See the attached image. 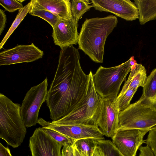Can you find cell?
Masks as SVG:
<instances>
[{"instance_id":"6da1fadb","label":"cell","mask_w":156,"mask_h":156,"mask_svg":"<svg viewBox=\"0 0 156 156\" xmlns=\"http://www.w3.org/2000/svg\"><path fill=\"white\" fill-rule=\"evenodd\" d=\"M80 59L78 50L73 45L61 48L46 100L52 121L69 114L85 98L89 76L83 70Z\"/></svg>"},{"instance_id":"7a4b0ae2","label":"cell","mask_w":156,"mask_h":156,"mask_svg":"<svg viewBox=\"0 0 156 156\" xmlns=\"http://www.w3.org/2000/svg\"><path fill=\"white\" fill-rule=\"evenodd\" d=\"M118 23L116 17L112 15L86 19L79 34L78 49L93 61L102 63L106 39Z\"/></svg>"},{"instance_id":"3957f363","label":"cell","mask_w":156,"mask_h":156,"mask_svg":"<svg viewBox=\"0 0 156 156\" xmlns=\"http://www.w3.org/2000/svg\"><path fill=\"white\" fill-rule=\"evenodd\" d=\"M21 106L0 94V137L14 148L21 144L27 133Z\"/></svg>"},{"instance_id":"277c9868","label":"cell","mask_w":156,"mask_h":156,"mask_svg":"<svg viewBox=\"0 0 156 156\" xmlns=\"http://www.w3.org/2000/svg\"><path fill=\"white\" fill-rule=\"evenodd\" d=\"M132 56L125 62L108 68L101 66L93 75L95 90L102 98L115 100L118 96L121 86L130 71Z\"/></svg>"},{"instance_id":"5b68a950","label":"cell","mask_w":156,"mask_h":156,"mask_svg":"<svg viewBox=\"0 0 156 156\" xmlns=\"http://www.w3.org/2000/svg\"><path fill=\"white\" fill-rule=\"evenodd\" d=\"M89 75L88 87L83 101L69 114L57 121H52V123L58 125H83L97 126L94 117L100 97L97 93L94 88L93 80V74L91 71Z\"/></svg>"},{"instance_id":"8992f818","label":"cell","mask_w":156,"mask_h":156,"mask_svg":"<svg viewBox=\"0 0 156 156\" xmlns=\"http://www.w3.org/2000/svg\"><path fill=\"white\" fill-rule=\"evenodd\" d=\"M156 126V112L141 105L138 100L120 112L119 130H150Z\"/></svg>"},{"instance_id":"52a82bcc","label":"cell","mask_w":156,"mask_h":156,"mask_svg":"<svg viewBox=\"0 0 156 156\" xmlns=\"http://www.w3.org/2000/svg\"><path fill=\"white\" fill-rule=\"evenodd\" d=\"M48 86L46 77L41 83L32 87L26 94L21 106L20 113L26 127L37 123L40 108L47 98Z\"/></svg>"},{"instance_id":"ba28073f","label":"cell","mask_w":156,"mask_h":156,"mask_svg":"<svg viewBox=\"0 0 156 156\" xmlns=\"http://www.w3.org/2000/svg\"><path fill=\"white\" fill-rule=\"evenodd\" d=\"M119 113L115 100L100 97L94 118L104 136L112 138L118 130Z\"/></svg>"},{"instance_id":"9c48e42d","label":"cell","mask_w":156,"mask_h":156,"mask_svg":"<svg viewBox=\"0 0 156 156\" xmlns=\"http://www.w3.org/2000/svg\"><path fill=\"white\" fill-rule=\"evenodd\" d=\"M37 123L42 127L49 128L61 133L75 141L87 138L104 139V135L98 126L83 125H58L39 118Z\"/></svg>"},{"instance_id":"30bf717a","label":"cell","mask_w":156,"mask_h":156,"mask_svg":"<svg viewBox=\"0 0 156 156\" xmlns=\"http://www.w3.org/2000/svg\"><path fill=\"white\" fill-rule=\"evenodd\" d=\"M149 130L127 129L118 130L112 138L115 147L123 156H136L144 142L143 139Z\"/></svg>"},{"instance_id":"8fae6325","label":"cell","mask_w":156,"mask_h":156,"mask_svg":"<svg viewBox=\"0 0 156 156\" xmlns=\"http://www.w3.org/2000/svg\"><path fill=\"white\" fill-rule=\"evenodd\" d=\"M43 51L32 43L30 45H17L0 53V66L29 62L41 58Z\"/></svg>"},{"instance_id":"7c38bea8","label":"cell","mask_w":156,"mask_h":156,"mask_svg":"<svg viewBox=\"0 0 156 156\" xmlns=\"http://www.w3.org/2000/svg\"><path fill=\"white\" fill-rule=\"evenodd\" d=\"M92 5L100 11L112 13L127 21L139 18L138 8L130 0H92Z\"/></svg>"},{"instance_id":"4fadbf2b","label":"cell","mask_w":156,"mask_h":156,"mask_svg":"<svg viewBox=\"0 0 156 156\" xmlns=\"http://www.w3.org/2000/svg\"><path fill=\"white\" fill-rule=\"evenodd\" d=\"M62 146L45 133L42 127L36 129L29 140L31 156H61Z\"/></svg>"},{"instance_id":"5bb4252c","label":"cell","mask_w":156,"mask_h":156,"mask_svg":"<svg viewBox=\"0 0 156 156\" xmlns=\"http://www.w3.org/2000/svg\"><path fill=\"white\" fill-rule=\"evenodd\" d=\"M78 22L73 16L67 20L59 19L52 27V36L55 44L61 49L78 44Z\"/></svg>"},{"instance_id":"9a60e30c","label":"cell","mask_w":156,"mask_h":156,"mask_svg":"<svg viewBox=\"0 0 156 156\" xmlns=\"http://www.w3.org/2000/svg\"><path fill=\"white\" fill-rule=\"evenodd\" d=\"M31 0L35 5L51 12L60 19L67 20L72 17L69 0Z\"/></svg>"},{"instance_id":"2e32d148","label":"cell","mask_w":156,"mask_h":156,"mask_svg":"<svg viewBox=\"0 0 156 156\" xmlns=\"http://www.w3.org/2000/svg\"><path fill=\"white\" fill-rule=\"evenodd\" d=\"M131 64L128 79L119 95L122 94L130 88L137 89L140 87H143L145 84L147 76L144 67L141 64L137 63L134 59L132 61Z\"/></svg>"},{"instance_id":"e0dca14e","label":"cell","mask_w":156,"mask_h":156,"mask_svg":"<svg viewBox=\"0 0 156 156\" xmlns=\"http://www.w3.org/2000/svg\"><path fill=\"white\" fill-rule=\"evenodd\" d=\"M140 99L145 106L156 112V68L147 76Z\"/></svg>"},{"instance_id":"ac0fdd59","label":"cell","mask_w":156,"mask_h":156,"mask_svg":"<svg viewBox=\"0 0 156 156\" xmlns=\"http://www.w3.org/2000/svg\"><path fill=\"white\" fill-rule=\"evenodd\" d=\"M134 3L138 9L140 25L156 19V0H134Z\"/></svg>"},{"instance_id":"d6986e66","label":"cell","mask_w":156,"mask_h":156,"mask_svg":"<svg viewBox=\"0 0 156 156\" xmlns=\"http://www.w3.org/2000/svg\"><path fill=\"white\" fill-rule=\"evenodd\" d=\"M32 5V2L31 0L22 9L19 10L18 14L15 20L0 44V49L3 47L9 38L23 20L27 14L29 13L31 8Z\"/></svg>"},{"instance_id":"ffe728a7","label":"cell","mask_w":156,"mask_h":156,"mask_svg":"<svg viewBox=\"0 0 156 156\" xmlns=\"http://www.w3.org/2000/svg\"><path fill=\"white\" fill-rule=\"evenodd\" d=\"M98 140L91 138L76 140L73 145L84 156H92Z\"/></svg>"},{"instance_id":"44dd1931","label":"cell","mask_w":156,"mask_h":156,"mask_svg":"<svg viewBox=\"0 0 156 156\" xmlns=\"http://www.w3.org/2000/svg\"><path fill=\"white\" fill-rule=\"evenodd\" d=\"M89 1L85 0H72L70 1L72 16L77 21L82 18L83 15L93 7L89 5Z\"/></svg>"},{"instance_id":"7402d4cb","label":"cell","mask_w":156,"mask_h":156,"mask_svg":"<svg viewBox=\"0 0 156 156\" xmlns=\"http://www.w3.org/2000/svg\"><path fill=\"white\" fill-rule=\"evenodd\" d=\"M29 13L32 16H37L44 20L48 22L52 27H54L59 19L51 12L40 8L33 4V3Z\"/></svg>"},{"instance_id":"603a6c76","label":"cell","mask_w":156,"mask_h":156,"mask_svg":"<svg viewBox=\"0 0 156 156\" xmlns=\"http://www.w3.org/2000/svg\"><path fill=\"white\" fill-rule=\"evenodd\" d=\"M137 89L130 88L122 94L118 95L115 100V103L120 112L126 109L130 105V102Z\"/></svg>"},{"instance_id":"cb8c5ba5","label":"cell","mask_w":156,"mask_h":156,"mask_svg":"<svg viewBox=\"0 0 156 156\" xmlns=\"http://www.w3.org/2000/svg\"><path fill=\"white\" fill-rule=\"evenodd\" d=\"M97 145L104 156H123L110 140H98Z\"/></svg>"},{"instance_id":"d4e9b609","label":"cell","mask_w":156,"mask_h":156,"mask_svg":"<svg viewBox=\"0 0 156 156\" xmlns=\"http://www.w3.org/2000/svg\"><path fill=\"white\" fill-rule=\"evenodd\" d=\"M43 131L56 141L63 145L73 144L75 141L49 128L42 127Z\"/></svg>"},{"instance_id":"484cf974","label":"cell","mask_w":156,"mask_h":156,"mask_svg":"<svg viewBox=\"0 0 156 156\" xmlns=\"http://www.w3.org/2000/svg\"><path fill=\"white\" fill-rule=\"evenodd\" d=\"M0 4L5 10L10 12H13L23 7L22 4L18 0H0Z\"/></svg>"},{"instance_id":"4316f807","label":"cell","mask_w":156,"mask_h":156,"mask_svg":"<svg viewBox=\"0 0 156 156\" xmlns=\"http://www.w3.org/2000/svg\"><path fill=\"white\" fill-rule=\"evenodd\" d=\"M148 132L147 137L144 143L150 147L154 156H156V126Z\"/></svg>"},{"instance_id":"83f0119b","label":"cell","mask_w":156,"mask_h":156,"mask_svg":"<svg viewBox=\"0 0 156 156\" xmlns=\"http://www.w3.org/2000/svg\"><path fill=\"white\" fill-rule=\"evenodd\" d=\"M61 156H74V149L72 144H67L63 146L61 150Z\"/></svg>"},{"instance_id":"f1b7e54d","label":"cell","mask_w":156,"mask_h":156,"mask_svg":"<svg viewBox=\"0 0 156 156\" xmlns=\"http://www.w3.org/2000/svg\"><path fill=\"white\" fill-rule=\"evenodd\" d=\"M6 16L5 10L0 9V35H1L5 27L6 22Z\"/></svg>"},{"instance_id":"f546056e","label":"cell","mask_w":156,"mask_h":156,"mask_svg":"<svg viewBox=\"0 0 156 156\" xmlns=\"http://www.w3.org/2000/svg\"><path fill=\"white\" fill-rule=\"evenodd\" d=\"M0 156H12L8 147H5L0 143Z\"/></svg>"},{"instance_id":"4dcf8cb0","label":"cell","mask_w":156,"mask_h":156,"mask_svg":"<svg viewBox=\"0 0 156 156\" xmlns=\"http://www.w3.org/2000/svg\"><path fill=\"white\" fill-rule=\"evenodd\" d=\"M92 156H104L101 151L97 145Z\"/></svg>"},{"instance_id":"1f68e13d","label":"cell","mask_w":156,"mask_h":156,"mask_svg":"<svg viewBox=\"0 0 156 156\" xmlns=\"http://www.w3.org/2000/svg\"><path fill=\"white\" fill-rule=\"evenodd\" d=\"M73 146L74 149V156H84L76 148Z\"/></svg>"}]
</instances>
